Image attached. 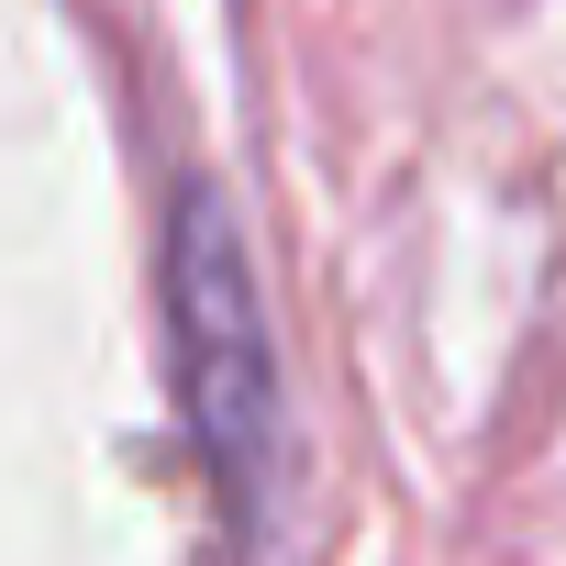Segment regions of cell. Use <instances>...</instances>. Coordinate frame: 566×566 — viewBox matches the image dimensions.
<instances>
[{
    "mask_svg": "<svg viewBox=\"0 0 566 566\" xmlns=\"http://www.w3.org/2000/svg\"><path fill=\"white\" fill-rule=\"evenodd\" d=\"M167 367H178L211 511L233 522V544H255L290 500V389H277V323L255 290L244 222L200 167L167 189Z\"/></svg>",
    "mask_w": 566,
    "mask_h": 566,
    "instance_id": "6da1fadb",
    "label": "cell"
}]
</instances>
